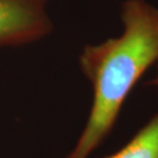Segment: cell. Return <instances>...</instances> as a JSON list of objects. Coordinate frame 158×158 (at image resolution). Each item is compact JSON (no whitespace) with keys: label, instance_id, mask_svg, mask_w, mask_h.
Wrapping results in <instances>:
<instances>
[{"label":"cell","instance_id":"cell-1","mask_svg":"<svg viewBox=\"0 0 158 158\" xmlns=\"http://www.w3.org/2000/svg\"><path fill=\"white\" fill-rule=\"evenodd\" d=\"M122 32L79 55V68L93 88V102L80 135L65 158H88L111 134L135 84L158 66V7L147 0H124Z\"/></svg>","mask_w":158,"mask_h":158},{"label":"cell","instance_id":"cell-2","mask_svg":"<svg viewBox=\"0 0 158 158\" xmlns=\"http://www.w3.org/2000/svg\"><path fill=\"white\" fill-rule=\"evenodd\" d=\"M48 0H0V47L30 44L52 30Z\"/></svg>","mask_w":158,"mask_h":158},{"label":"cell","instance_id":"cell-3","mask_svg":"<svg viewBox=\"0 0 158 158\" xmlns=\"http://www.w3.org/2000/svg\"><path fill=\"white\" fill-rule=\"evenodd\" d=\"M103 158H158V113L148 120L124 146Z\"/></svg>","mask_w":158,"mask_h":158},{"label":"cell","instance_id":"cell-4","mask_svg":"<svg viewBox=\"0 0 158 158\" xmlns=\"http://www.w3.org/2000/svg\"><path fill=\"white\" fill-rule=\"evenodd\" d=\"M149 84L151 85V86H153L154 88H155V90H156V93L158 94V75L156 77H154L152 80H151L149 82Z\"/></svg>","mask_w":158,"mask_h":158},{"label":"cell","instance_id":"cell-5","mask_svg":"<svg viewBox=\"0 0 158 158\" xmlns=\"http://www.w3.org/2000/svg\"><path fill=\"white\" fill-rule=\"evenodd\" d=\"M157 67H158V66H157Z\"/></svg>","mask_w":158,"mask_h":158}]
</instances>
